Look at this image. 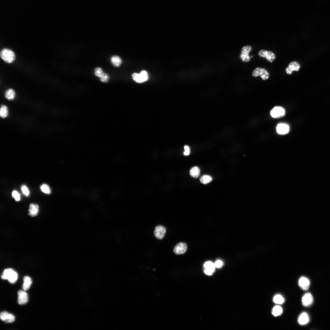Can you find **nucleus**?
I'll list each match as a JSON object with an SVG mask.
<instances>
[{
	"label": "nucleus",
	"mask_w": 330,
	"mask_h": 330,
	"mask_svg": "<svg viewBox=\"0 0 330 330\" xmlns=\"http://www.w3.org/2000/svg\"><path fill=\"white\" fill-rule=\"evenodd\" d=\"M3 279L7 280L11 283H14L18 278V274L14 270L11 269H5L1 276Z\"/></svg>",
	"instance_id": "f257e3e1"
},
{
	"label": "nucleus",
	"mask_w": 330,
	"mask_h": 330,
	"mask_svg": "<svg viewBox=\"0 0 330 330\" xmlns=\"http://www.w3.org/2000/svg\"><path fill=\"white\" fill-rule=\"evenodd\" d=\"M1 57L5 62L10 63L13 62L15 58L14 52L10 49H2L1 52Z\"/></svg>",
	"instance_id": "f03ea898"
},
{
	"label": "nucleus",
	"mask_w": 330,
	"mask_h": 330,
	"mask_svg": "<svg viewBox=\"0 0 330 330\" xmlns=\"http://www.w3.org/2000/svg\"><path fill=\"white\" fill-rule=\"evenodd\" d=\"M134 80L136 82L142 83L146 81L148 79V75L146 71H143L140 74L134 73L132 75Z\"/></svg>",
	"instance_id": "7ed1b4c3"
},
{
	"label": "nucleus",
	"mask_w": 330,
	"mask_h": 330,
	"mask_svg": "<svg viewBox=\"0 0 330 330\" xmlns=\"http://www.w3.org/2000/svg\"><path fill=\"white\" fill-rule=\"evenodd\" d=\"M166 232V228L163 225H159L155 228L154 235L159 240H162L164 237Z\"/></svg>",
	"instance_id": "20e7f679"
},
{
	"label": "nucleus",
	"mask_w": 330,
	"mask_h": 330,
	"mask_svg": "<svg viewBox=\"0 0 330 330\" xmlns=\"http://www.w3.org/2000/svg\"><path fill=\"white\" fill-rule=\"evenodd\" d=\"M252 75L254 77L260 76L262 79L264 80H268L269 77V73L267 71L260 68H256L254 70L252 73Z\"/></svg>",
	"instance_id": "39448f33"
},
{
	"label": "nucleus",
	"mask_w": 330,
	"mask_h": 330,
	"mask_svg": "<svg viewBox=\"0 0 330 330\" xmlns=\"http://www.w3.org/2000/svg\"><path fill=\"white\" fill-rule=\"evenodd\" d=\"M187 244L183 242H181L174 247L173 251L176 255H180L184 254L187 251Z\"/></svg>",
	"instance_id": "423d86ee"
},
{
	"label": "nucleus",
	"mask_w": 330,
	"mask_h": 330,
	"mask_svg": "<svg viewBox=\"0 0 330 330\" xmlns=\"http://www.w3.org/2000/svg\"><path fill=\"white\" fill-rule=\"evenodd\" d=\"M285 112L284 109L281 107L276 106L271 111L270 115L273 118H278L284 116Z\"/></svg>",
	"instance_id": "0eeeda50"
},
{
	"label": "nucleus",
	"mask_w": 330,
	"mask_h": 330,
	"mask_svg": "<svg viewBox=\"0 0 330 330\" xmlns=\"http://www.w3.org/2000/svg\"><path fill=\"white\" fill-rule=\"evenodd\" d=\"M251 47L249 46L244 47L242 48L240 58L242 61L246 62L250 60V57L249 55V53L251 51Z\"/></svg>",
	"instance_id": "6e6552de"
},
{
	"label": "nucleus",
	"mask_w": 330,
	"mask_h": 330,
	"mask_svg": "<svg viewBox=\"0 0 330 330\" xmlns=\"http://www.w3.org/2000/svg\"><path fill=\"white\" fill-rule=\"evenodd\" d=\"M259 56L261 57L266 58L270 62H272L275 59V54L271 51L260 50L258 52Z\"/></svg>",
	"instance_id": "1a4fd4ad"
},
{
	"label": "nucleus",
	"mask_w": 330,
	"mask_h": 330,
	"mask_svg": "<svg viewBox=\"0 0 330 330\" xmlns=\"http://www.w3.org/2000/svg\"><path fill=\"white\" fill-rule=\"evenodd\" d=\"M28 301V295L26 291L20 290L18 292V303L21 305L27 303Z\"/></svg>",
	"instance_id": "9d476101"
},
{
	"label": "nucleus",
	"mask_w": 330,
	"mask_h": 330,
	"mask_svg": "<svg viewBox=\"0 0 330 330\" xmlns=\"http://www.w3.org/2000/svg\"><path fill=\"white\" fill-rule=\"evenodd\" d=\"M313 298L312 295L309 293L305 294L303 296L302 302L303 305L306 307L310 306L313 303Z\"/></svg>",
	"instance_id": "9b49d317"
},
{
	"label": "nucleus",
	"mask_w": 330,
	"mask_h": 330,
	"mask_svg": "<svg viewBox=\"0 0 330 330\" xmlns=\"http://www.w3.org/2000/svg\"><path fill=\"white\" fill-rule=\"evenodd\" d=\"M276 129L277 133L278 134L283 135L287 134L289 133L290 127L287 124L281 123L277 125Z\"/></svg>",
	"instance_id": "f8f14e48"
},
{
	"label": "nucleus",
	"mask_w": 330,
	"mask_h": 330,
	"mask_svg": "<svg viewBox=\"0 0 330 330\" xmlns=\"http://www.w3.org/2000/svg\"><path fill=\"white\" fill-rule=\"evenodd\" d=\"M0 318L2 321L8 323L14 322L15 319V317L14 315L7 312L1 313Z\"/></svg>",
	"instance_id": "ddd939ff"
},
{
	"label": "nucleus",
	"mask_w": 330,
	"mask_h": 330,
	"mask_svg": "<svg viewBox=\"0 0 330 330\" xmlns=\"http://www.w3.org/2000/svg\"><path fill=\"white\" fill-rule=\"evenodd\" d=\"M204 272L208 275H212L214 272L215 269V264L211 261L206 262L204 264Z\"/></svg>",
	"instance_id": "4468645a"
},
{
	"label": "nucleus",
	"mask_w": 330,
	"mask_h": 330,
	"mask_svg": "<svg viewBox=\"0 0 330 330\" xmlns=\"http://www.w3.org/2000/svg\"><path fill=\"white\" fill-rule=\"evenodd\" d=\"M299 285L300 288L303 291L309 289L310 285V281L307 278L302 277L299 280Z\"/></svg>",
	"instance_id": "2eb2a0df"
},
{
	"label": "nucleus",
	"mask_w": 330,
	"mask_h": 330,
	"mask_svg": "<svg viewBox=\"0 0 330 330\" xmlns=\"http://www.w3.org/2000/svg\"><path fill=\"white\" fill-rule=\"evenodd\" d=\"M300 68L299 64L297 61H292L289 65L288 67L286 69V72L289 75L292 74V71H298Z\"/></svg>",
	"instance_id": "dca6fc26"
},
{
	"label": "nucleus",
	"mask_w": 330,
	"mask_h": 330,
	"mask_svg": "<svg viewBox=\"0 0 330 330\" xmlns=\"http://www.w3.org/2000/svg\"><path fill=\"white\" fill-rule=\"evenodd\" d=\"M310 321L309 316L306 313H303L299 316L298 319L299 323L301 325L307 324Z\"/></svg>",
	"instance_id": "f3484780"
},
{
	"label": "nucleus",
	"mask_w": 330,
	"mask_h": 330,
	"mask_svg": "<svg viewBox=\"0 0 330 330\" xmlns=\"http://www.w3.org/2000/svg\"><path fill=\"white\" fill-rule=\"evenodd\" d=\"M39 211V207L37 204H31L30 205L29 214L32 217L37 215Z\"/></svg>",
	"instance_id": "a211bd4d"
},
{
	"label": "nucleus",
	"mask_w": 330,
	"mask_h": 330,
	"mask_svg": "<svg viewBox=\"0 0 330 330\" xmlns=\"http://www.w3.org/2000/svg\"><path fill=\"white\" fill-rule=\"evenodd\" d=\"M24 283L23 285V290L26 291L30 288L32 284V280L29 276H25L24 278Z\"/></svg>",
	"instance_id": "6ab92c4d"
},
{
	"label": "nucleus",
	"mask_w": 330,
	"mask_h": 330,
	"mask_svg": "<svg viewBox=\"0 0 330 330\" xmlns=\"http://www.w3.org/2000/svg\"><path fill=\"white\" fill-rule=\"evenodd\" d=\"M111 62L114 67L118 68L120 67L122 63L121 58L118 55H114L111 58Z\"/></svg>",
	"instance_id": "aec40b11"
},
{
	"label": "nucleus",
	"mask_w": 330,
	"mask_h": 330,
	"mask_svg": "<svg viewBox=\"0 0 330 330\" xmlns=\"http://www.w3.org/2000/svg\"><path fill=\"white\" fill-rule=\"evenodd\" d=\"M200 168L197 167L195 166L191 168L190 171V174L192 177L194 178H197L200 175Z\"/></svg>",
	"instance_id": "412c9836"
},
{
	"label": "nucleus",
	"mask_w": 330,
	"mask_h": 330,
	"mask_svg": "<svg viewBox=\"0 0 330 330\" xmlns=\"http://www.w3.org/2000/svg\"><path fill=\"white\" fill-rule=\"evenodd\" d=\"M283 310L281 306L279 305L275 306L272 310V314L275 317L281 316Z\"/></svg>",
	"instance_id": "4be33fe9"
},
{
	"label": "nucleus",
	"mask_w": 330,
	"mask_h": 330,
	"mask_svg": "<svg viewBox=\"0 0 330 330\" xmlns=\"http://www.w3.org/2000/svg\"><path fill=\"white\" fill-rule=\"evenodd\" d=\"M15 92L12 89L7 90L5 93V96L6 99L9 100H13L15 97Z\"/></svg>",
	"instance_id": "5701e85b"
},
{
	"label": "nucleus",
	"mask_w": 330,
	"mask_h": 330,
	"mask_svg": "<svg viewBox=\"0 0 330 330\" xmlns=\"http://www.w3.org/2000/svg\"><path fill=\"white\" fill-rule=\"evenodd\" d=\"M8 115V109L7 106L2 105L0 110V116L2 118H5Z\"/></svg>",
	"instance_id": "b1692460"
},
{
	"label": "nucleus",
	"mask_w": 330,
	"mask_h": 330,
	"mask_svg": "<svg viewBox=\"0 0 330 330\" xmlns=\"http://www.w3.org/2000/svg\"><path fill=\"white\" fill-rule=\"evenodd\" d=\"M273 302L278 304H281L285 301L284 298L280 294H277L275 295L273 299Z\"/></svg>",
	"instance_id": "393cba45"
},
{
	"label": "nucleus",
	"mask_w": 330,
	"mask_h": 330,
	"mask_svg": "<svg viewBox=\"0 0 330 330\" xmlns=\"http://www.w3.org/2000/svg\"><path fill=\"white\" fill-rule=\"evenodd\" d=\"M212 178L208 175H203L200 179L201 182L203 184H206L210 183L212 181Z\"/></svg>",
	"instance_id": "a878e982"
},
{
	"label": "nucleus",
	"mask_w": 330,
	"mask_h": 330,
	"mask_svg": "<svg viewBox=\"0 0 330 330\" xmlns=\"http://www.w3.org/2000/svg\"><path fill=\"white\" fill-rule=\"evenodd\" d=\"M40 188L41 191L44 193L50 194L51 193V189L47 184H43L40 186Z\"/></svg>",
	"instance_id": "bb28decb"
},
{
	"label": "nucleus",
	"mask_w": 330,
	"mask_h": 330,
	"mask_svg": "<svg viewBox=\"0 0 330 330\" xmlns=\"http://www.w3.org/2000/svg\"><path fill=\"white\" fill-rule=\"evenodd\" d=\"M104 72H103L102 69L99 67H97L94 70V74L95 76L100 78L104 74Z\"/></svg>",
	"instance_id": "cd10ccee"
},
{
	"label": "nucleus",
	"mask_w": 330,
	"mask_h": 330,
	"mask_svg": "<svg viewBox=\"0 0 330 330\" xmlns=\"http://www.w3.org/2000/svg\"><path fill=\"white\" fill-rule=\"evenodd\" d=\"M99 78L102 82L104 83H106L109 81L110 77L108 74L104 73Z\"/></svg>",
	"instance_id": "c85d7f7f"
},
{
	"label": "nucleus",
	"mask_w": 330,
	"mask_h": 330,
	"mask_svg": "<svg viewBox=\"0 0 330 330\" xmlns=\"http://www.w3.org/2000/svg\"><path fill=\"white\" fill-rule=\"evenodd\" d=\"M12 196L15 201L18 202L20 200V196L19 193L16 190H14L12 192Z\"/></svg>",
	"instance_id": "c756f323"
},
{
	"label": "nucleus",
	"mask_w": 330,
	"mask_h": 330,
	"mask_svg": "<svg viewBox=\"0 0 330 330\" xmlns=\"http://www.w3.org/2000/svg\"><path fill=\"white\" fill-rule=\"evenodd\" d=\"M21 190L23 194L26 196H28L30 194V191L27 187L25 185L22 186Z\"/></svg>",
	"instance_id": "7c9ffc66"
},
{
	"label": "nucleus",
	"mask_w": 330,
	"mask_h": 330,
	"mask_svg": "<svg viewBox=\"0 0 330 330\" xmlns=\"http://www.w3.org/2000/svg\"><path fill=\"white\" fill-rule=\"evenodd\" d=\"M215 267L219 268L222 267L223 265V262L221 260H218L215 262Z\"/></svg>",
	"instance_id": "2f4dec72"
},
{
	"label": "nucleus",
	"mask_w": 330,
	"mask_h": 330,
	"mask_svg": "<svg viewBox=\"0 0 330 330\" xmlns=\"http://www.w3.org/2000/svg\"><path fill=\"white\" fill-rule=\"evenodd\" d=\"M185 151L184 152V155L185 156H188L190 153V149L189 146H184Z\"/></svg>",
	"instance_id": "473e14b6"
}]
</instances>
